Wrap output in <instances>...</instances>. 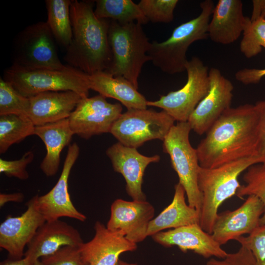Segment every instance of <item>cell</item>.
Returning <instances> with one entry per match:
<instances>
[{
  "label": "cell",
  "instance_id": "6da1fadb",
  "mask_svg": "<svg viewBox=\"0 0 265 265\" xmlns=\"http://www.w3.org/2000/svg\"><path fill=\"white\" fill-rule=\"evenodd\" d=\"M258 112L246 104L225 111L206 132L196 150L200 167L215 168L257 153Z\"/></svg>",
  "mask_w": 265,
  "mask_h": 265
},
{
  "label": "cell",
  "instance_id": "7a4b0ae2",
  "mask_svg": "<svg viewBox=\"0 0 265 265\" xmlns=\"http://www.w3.org/2000/svg\"><path fill=\"white\" fill-rule=\"evenodd\" d=\"M70 16L73 36L65 61L88 75L106 70L112 59L109 20L98 18L89 1L71 0Z\"/></svg>",
  "mask_w": 265,
  "mask_h": 265
},
{
  "label": "cell",
  "instance_id": "3957f363",
  "mask_svg": "<svg viewBox=\"0 0 265 265\" xmlns=\"http://www.w3.org/2000/svg\"><path fill=\"white\" fill-rule=\"evenodd\" d=\"M265 162V157L255 156L243 158L212 168L200 167L198 177L202 195L199 225L212 234L218 209L226 200L236 195L241 186L239 176L250 166Z\"/></svg>",
  "mask_w": 265,
  "mask_h": 265
},
{
  "label": "cell",
  "instance_id": "277c9868",
  "mask_svg": "<svg viewBox=\"0 0 265 265\" xmlns=\"http://www.w3.org/2000/svg\"><path fill=\"white\" fill-rule=\"evenodd\" d=\"M200 6V14L175 27L166 40L151 42L148 54L154 65L163 72L174 75L186 71L189 46L209 37L208 26L215 5L212 0H205Z\"/></svg>",
  "mask_w": 265,
  "mask_h": 265
},
{
  "label": "cell",
  "instance_id": "5b68a950",
  "mask_svg": "<svg viewBox=\"0 0 265 265\" xmlns=\"http://www.w3.org/2000/svg\"><path fill=\"white\" fill-rule=\"evenodd\" d=\"M141 25L135 22L121 24L109 20L108 38L112 59L105 71L114 77L125 78L137 89L142 67L151 61L148 53L151 42Z\"/></svg>",
  "mask_w": 265,
  "mask_h": 265
},
{
  "label": "cell",
  "instance_id": "8992f818",
  "mask_svg": "<svg viewBox=\"0 0 265 265\" xmlns=\"http://www.w3.org/2000/svg\"><path fill=\"white\" fill-rule=\"evenodd\" d=\"M88 75L70 66L60 70H26L12 65L3 79L27 98L44 92L72 91L85 98L90 90Z\"/></svg>",
  "mask_w": 265,
  "mask_h": 265
},
{
  "label": "cell",
  "instance_id": "52a82bcc",
  "mask_svg": "<svg viewBox=\"0 0 265 265\" xmlns=\"http://www.w3.org/2000/svg\"><path fill=\"white\" fill-rule=\"evenodd\" d=\"M191 130L187 122H178L163 140L162 148L170 157L172 166L178 175L179 183L186 191L188 204L200 213L202 195L198 185L200 166L197 150L189 141Z\"/></svg>",
  "mask_w": 265,
  "mask_h": 265
},
{
  "label": "cell",
  "instance_id": "ba28073f",
  "mask_svg": "<svg viewBox=\"0 0 265 265\" xmlns=\"http://www.w3.org/2000/svg\"><path fill=\"white\" fill-rule=\"evenodd\" d=\"M187 80L181 88L161 96L156 101H147V106L161 108L175 121L187 122L210 88L209 69L198 57L193 56L186 65Z\"/></svg>",
  "mask_w": 265,
  "mask_h": 265
},
{
  "label": "cell",
  "instance_id": "9c48e42d",
  "mask_svg": "<svg viewBox=\"0 0 265 265\" xmlns=\"http://www.w3.org/2000/svg\"><path fill=\"white\" fill-rule=\"evenodd\" d=\"M175 121L163 110L128 109L114 123L110 133L123 145L137 149L150 140L163 141Z\"/></svg>",
  "mask_w": 265,
  "mask_h": 265
},
{
  "label": "cell",
  "instance_id": "30bf717a",
  "mask_svg": "<svg viewBox=\"0 0 265 265\" xmlns=\"http://www.w3.org/2000/svg\"><path fill=\"white\" fill-rule=\"evenodd\" d=\"M54 39L46 22L27 26L17 40L13 65L26 70L66 68L58 57Z\"/></svg>",
  "mask_w": 265,
  "mask_h": 265
},
{
  "label": "cell",
  "instance_id": "8fae6325",
  "mask_svg": "<svg viewBox=\"0 0 265 265\" xmlns=\"http://www.w3.org/2000/svg\"><path fill=\"white\" fill-rule=\"evenodd\" d=\"M122 112L121 104L110 103L99 94L82 98L68 119L74 135L88 139L96 135L110 132Z\"/></svg>",
  "mask_w": 265,
  "mask_h": 265
},
{
  "label": "cell",
  "instance_id": "7c38bea8",
  "mask_svg": "<svg viewBox=\"0 0 265 265\" xmlns=\"http://www.w3.org/2000/svg\"><path fill=\"white\" fill-rule=\"evenodd\" d=\"M210 88L190 115L187 122L199 135L206 133L224 112L231 107L234 86L214 67L209 69Z\"/></svg>",
  "mask_w": 265,
  "mask_h": 265
},
{
  "label": "cell",
  "instance_id": "4fadbf2b",
  "mask_svg": "<svg viewBox=\"0 0 265 265\" xmlns=\"http://www.w3.org/2000/svg\"><path fill=\"white\" fill-rule=\"evenodd\" d=\"M80 154V147L76 142L69 145L60 176L52 189L46 194L37 195L36 205L46 221L67 217L83 222L86 216L79 212L70 199L68 179L71 169Z\"/></svg>",
  "mask_w": 265,
  "mask_h": 265
},
{
  "label": "cell",
  "instance_id": "5bb4252c",
  "mask_svg": "<svg viewBox=\"0 0 265 265\" xmlns=\"http://www.w3.org/2000/svg\"><path fill=\"white\" fill-rule=\"evenodd\" d=\"M154 213L153 206L147 200L117 199L111 205L110 216L106 226L137 244L147 237L149 225Z\"/></svg>",
  "mask_w": 265,
  "mask_h": 265
},
{
  "label": "cell",
  "instance_id": "9a60e30c",
  "mask_svg": "<svg viewBox=\"0 0 265 265\" xmlns=\"http://www.w3.org/2000/svg\"><path fill=\"white\" fill-rule=\"evenodd\" d=\"M37 195L26 204V210L21 215H9L0 225V247L9 258L21 259L24 249L31 241L39 227L46 221L36 205Z\"/></svg>",
  "mask_w": 265,
  "mask_h": 265
},
{
  "label": "cell",
  "instance_id": "2e32d148",
  "mask_svg": "<svg viewBox=\"0 0 265 265\" xmlns=\"http://www.w3.org/2000/svg\"><path fill=\"white\" fill-rule=\"evenodd\" d=\"M264 211V204L258 197L248 196L237 209L218 213L212 235L221 245L244 234L249 235L261 225Z\"/></svg>",
  "mask_w": 265,
  "mask_h": 265
},
{
  "label": "cell",
  "instance_id": "e0dca14e",
  "mask_svg": "<svg viewBox=\"0 0 265 265\" xmlns=\"http://www.w3.org/2000/svg\"><path fill=\"white\" fill-rule=\"evenodd\" d=\"M106 154L114 170L124 177L129 196L132 200L146 201V196L142 189L145 170L150 163L158 162L160 156H144L136 148L125 146L119 142L108 147Z\"/></svg>",
  "mask_w": 265,
  "mask_h": 265
},
{
  "label": "cell",
  "instance_id": "ac0fdd59",
  "mask_svg": "<svg viewBox=\"0 0 265 265\" xmlns=\"http://www.w3.org/2000/svg\"><path fill=\"white\" fill-rule=\"evenodd\" d=\"M152 238L164 247L176 246L183 252L191 251L205 258L223 259L228 254L212 235L205 231L198 223L161 231Z\"/></svg>",
  "mask_w": 265,
  "mask_h": 265
},
{
  "label": "cell",
  "instance_id": "d6986e66",
  "mask_svg": "<svg viewBox=\"0 0 265 265\" xmlns=\"http://www.w3.org/2000/svg\"><path fill=\"white\" fill-rule=\"evenodd\" d=\"M92 239L83 242L79 248L88 265H117L123 253L136 250V243L129 240L122 234L109 230L102 223L94 225Z\"/></svg>",
  "mask_w": 265,
  "mask_h": 265
},
{
  "label": "cell",
  "instance_id": "ffe728a7",
  "mask_svg": "<svg viewBox=\"0 0 265 265\" xmlns=\"http://www.w3.org/2000/svg\"><path fill=\"white\" fill-rule=\"evenodd\" d=\"M83 243L80 233L73 226L59 219L45 221L27 245L24 257L31 263L53 254L63 246H80Z\"/></svg>",
  "mask_w": 265,
  "mask_h": 265
},
{
  "label": "cell",
  "instance_id": "44dd1931",
  "mask_svg": "<svg viewBox=\"0 0 265 265\" xmlns=\"http://www.w3.org/2000/svg\"><path fill=\"white\" fill-rule=\"evenodd\" d=\"M208 26V37L213 42L228 45L243 33L250 18L243 13L240 0H219Z\"/></svg>",
  "mask_w": 265,
  "mask_h": 265
},
{
  "label": "cell",
  "instance_id": "7402d4cb",
  "mask_svg": "<svg viewBox=\"0 0 265 265\" xmlns=\"http://www.w3.org/2000/svg\"><path fill=\"white\" fill-rule=\"evenodd\" d=\"M29 98L28 117L37 126L68 118L83 98L66 91L44 92Z\"/></svg>",
  "mask_w": 265,
  "mask_h": 265
},
{
  "label": "cell",
  "instance_id": "603a6c76",
  "mask_svg": "<svg viewBox=\"0 0 265 265\" xmlns=\"http://www.w3.org/2000/svg\"><path fill=\"white\" fill-rule=\"evenodd\" d=\"M34 135L43 141L46 149L40 169L46 176H53L58 171L61 153L65 146L70 145L74 135L68 119L35 126Z\"/></svg>",
  "mask_w": 265,
  "mask_h": 265
},
{
  "label": "cell",
  "instance_id": "cb8c5ba5",
  "mask_svg": "<svg viewBox=\"0 0 265 265\" xmlns=\"http://www.w3.org/2000/svg\"><path fill=\"white\" fill-rule=\"evenodd\" d=\"M90 89L105 98L114 99L127 109L147 108V100L137 89L124 78L103 71L88 75Z\"/></svg>",
  "mask_w": 265,
  "mask_h": 265
},
{
  "label": "cell",
  "instance_id": "d4e9b609",
  "mask_svg": "<svg viewBox=\"0 0 265 265\" xmlns=\"http://www.w3.org/2000/svg\"><path fill=\"white\" fill-rule=\"evenodd\" d=\"M175 192L171 203L150 222L147 237L168 229L199 224L200 212L186 204V191L180 184L175 185Z\"/></svg>",
  "mask_w": 265,
  "mask_h": 265
},
{
  "label": "cell",
  "instance_id": "484cf974",
  "mask_svg": "<svg viewBox=\"0 0 265 265\" xmlns=\"http://www.w3.org/2000/svg\"><path fill=\"white\" fill-rule=\"evenodd\" d=\"M95 2L94 13L100 19H109L121 24L144 25L149 22L138 4L132 0H97Z\"/></svg>",
  "mask_w": 265,
  "mask_h": 265
},
{
  "label": "cell",
  "instance_id": "4316f807",
  "mask_svg": "<svg viewBox=\"0 0 265 265\" xmlns=\"http://www.w3.org/2000/svg\"><path fill=\"white\" fill-rule=\"evenodd\" d=\"M47 23L55 39L66 48L71 43L73 33L70 0H46Z\"/></svg>",
  "mask_w": 265,
  "mask_h": 265
},
{
  "label": "cell",
  "instance_id": "83f0119b",
  "mask_svg": "<svg viewBox=\"0 0 265 265\" xmlns=\"http://www.w3.org/2000/svg\"><path fill=\"white\" fill-rule=\"evenodd\" d=\"M35 127L28 116L0 115V153H5L12 145L34 135Z\"/></svg>",
  "mask_w": 265,
  "mask_h": 265
},
{
  "label": "cell",
  "instance_id": "f1b7e54d",
  "mask_svg": "<svg viewBox=\"0 0 265 265\" xmlns=\"http://www.w3.org/2000/svg\"><path fill=\"white\" fill-rule=\"evenodd\" d=\"M245 185L238 189L236 195L239 198L255 195L264 205V213L261 218V224H265V162L253 164L249 167L243 175Z\"/></svg>",
  "mask_w": 265,
  "mask_h": 265
},
{
  "label": "cell",
  "instance_id": "f546056e",
  "mask_svg": "<svg viewBox=\"0 0 265 265\" xmlns=\"http://www.w3.org/2000/svg\"><path fill=\"white\" fill-rule=\"evenodd\" d=\"M29 98L19 92L7 81L0 79V115L16 114L28 116Z\"/></svg>",
  "mask_w": 265,
  "mask_h": 265
},
{
  "label": "cell",
  "instance_id": "4dcf8cb0",
  "mask_svg": "<svg viewBox=\"0 0 265 265\" xmlns=\"http://www.w3.org/2000/svg\"><path fill=\"white\" fill-rule=\"evenodd\" d=\"M239 49L247 58H252L265 49V19L251 21L249 19L243 32Z\"/></svg>",
  "mask_w": 265,
  "mask_h": 265
},
{
  "label": "cell",
  "instance_id": "1f68e13d",
  "mask_svg": "<svg viewBox=\"0 0 265 265\" xmlns=\"http://www.w3.org/2000/svg\"><path fill=\"white\" fill-rule=\"evenodd\" d=\"M178 0H141L137 3L149 22L169 23L174 19Z\"/></svg>",
  "mask_w": 265,
  "mask_h": 265
},
{
  "label": "cell",
  "instance_id": "d6a6232c",
  "mask_svg": "<svg viewBox=\"0 0 265 265\" xmlns=\"http://www.w3.org/2000/svg\"><path fill=\"white\" fill-rule=\"evenodd\" d=\"M44 265H88L79 246H65L50 256L40 259Z\"/></svg>",
  "mask_w": 265,
  "mask_h": 265
},
{
  "label": "cell",
  "instance_id": "836d02e7",
  "mask_svg": "<svg viewBox=\"0 0 265 265\" xmlns=\"http://www.w3.org/2000/svg\"><path fill=\"white\" fill-rule=\"evenodd\" d=\"M236 240L251 251L256 265H265V224H261L248 236H242Z\"/></svg>",
  "mask_w": 265,
  "mask_h": 265
},
{
  "label": "cell",
  "instance_id": "e575fe53",
  "mask_svg": "<svg viewBox=\"0 0 265 265\" xmlns=\"http://www.w3.org/2000/svg\"><path fill=\"white\" fill-rule=\"evenodd\" d=\"M34 157L33 152L29 151L17 160H7L0 159V172L9 177L26 180L29 177L26 167L33 161Z\"/></svg>",
  "mask_w": 265,
  "mask_h": 265
},
{
  "label": "cell",
  "instance_id": "d590c367",
  "mask_svg": "<svg viewBox=\"0 0 265 265\" xmlns=\"http://www.w3.org/2000/svg\"><path fill=\"white\" fill-rule=\"evenodd\" d=\"M206 265H256L251 251L246 247L241 245L237 252L228 253L223 259L209 260Z\"/></svg>",
  "mask_w": 265,
  "mask_h": 265
},
{
  "label": "cell",
  "instance_id": "8d00e7d4",
  "mask_svg": "<svg viewBox=\"0 0 265 265\" xmlns=\"http://www.w3.org/2000/svg\"><path fill=\"white\" fill-rule=\"evenodd\" d=\"M255 105L258 115L257 153L265 157V100L257 102Z\"/></svg>",
  "mask_w": 265,
  "mask_h": 265
},
{
  "label": "cell",
  "instance_id": "74e56055",
  "mask_svg": "<svg viewBox=\"0 0 265 265\" xmlns=\"http://www.w3.org/2000/svg\"><path fill=\"white\" fill-rule=\"evenodd\" d=\"M236 79L241 83L248 85L259 83L265 77V68H243L235 75Z\"/></svg>",
  "mask_w": 265,
  "mask_h": 265
},
{
  "label": "cell",
  "instance_id": "f35d334b",
  "mask_svg": "<svg viewBox=\"0 0 265 265\" xmlns=\"http://www.w3.org/2000/svg\"><path fill=\"white\" fill-rule=\"evenodd\" d=\"M253 10L251 21L258 19H265V0H252Z\"/></svg>",
  "mask_w": 265,
  "mask_h": 265
},
{
  "label": "cell",
  "instance_id": "ab89813d",
  "mask_svg": "<svg viewBox=\"0 0 265 265\" xmlns=\"http://www.w3.org/2000/svg\"><path fill=\"white\" fill-rule=\"evenodd\" d=\"M24 199V195L21 192L13 193H0V207H3L6 203L9 202L20 203Z\"/></svg>",
  "mask_w": 265,
  "mask_h": 265
},
{
  "label": "cell",
  "instance_id": "60d3db41",
  "mask_svg": "<svg viewBox=\"0 0 265 265\" xmlns=\"http://www.w3.org/2000/svg\"><path fill=\"white\" fill-rule=\"evenodd\" d=\"M31 263L27 257H24L21 259H14L9 258L0 264V265H30Z\"/></svg>",
  "mask_w": 265,
  "mask_h": 265
},
{
  "label": "cell",
  "instance_id": "b9f144b4",
  "mask_svg": "<svg viewBox=\"0 0 265 265\" xmlns=\"http://www.w3.org/2000/svg\"><path fill=\"white\" fill-rule=\"evenodd\" d=\"M117 265H138L135 263H130L122 260H119Z\"/></svg>",
  "mask_w": 265,
  "mask_h": 265
},
{
  "label": "cell",
  "instance_id": "7bdbcfd3",
  "mask_svg": "<svg viewBox=\"0 0 265 265\" xmlns=\"http://www.w3.org/2000/svg\"><path fill=\"white\" fill-rule=\"evenodd\" d=\"M30 265H44L40 259L34 261L31 263Z\"/></svg>",
  "mask_w": 265,
  "mask_h": 265
}]
</instances>
